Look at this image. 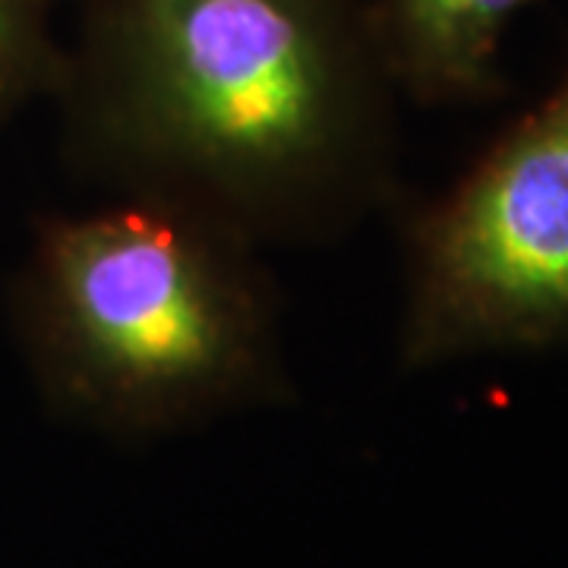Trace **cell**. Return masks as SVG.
I'll list each match as a JSON object with an SVG mask.
<instances>
[{"instance_id": "cell-1", "label": "cell", "mask_w": 568, "mask_h": 568, "mask_svg": "<svg viewBox=\"0 0 568 568\" xmlns=\"http://www.w3.org/2000/svg\"><path fill=\"white\" fill-rule=\"evenodd\" d=\"M54 99L111 196L183 205L250 244H316L392 203L398 121L357 0H73Z\"/></svg>"}, {"instance_id": "cell-2", "label": "cell", "mask_w": 568, "mask_h": 568, "mask_svg": "<svg viewBox=\"0 0 568 568\" xmlns=\"http://www.w3.org/2000/svg\"><path fill=\"white\" fill-rule=\"evenodd\" d=\"M260 250L209 215L140 196L44 219L13 284L41 395L121 439L278 402V297Z\"/></svg>"}, {"instance_id": "cell-3", "label": "cell", "mask_w": 568, "mask_h": 568, "mask_svg": "<svg viewBox=\"0 0 568 568\" xmlns=\"http://www.w3.org/2000/svg\"><path fill=\"white\" fill-rule=\"evenodd\" d=\"M407 369L568 345V61L547 95L407 222Z\"/></svg>"}, {"instance_id": "cell-4", "label": "cell", "mask_w": 568, "mask_h": 568, "mask_svg": "<svg viewBox=\"0 0 568 568\" xmlns=\"http://www.w3.org/2000/svg\"><path fill=\"white\" fill-rule=\"evenodd\" d=\"M537 0H373L369 22L398 95L420 104L489 102L511 22Z\"/></svg>"}, {"instance_id": "cell-5", "label": "cell", "mask_w": 568, "mask_h": 568, "mask_svg": "<svg viewBox=\"0 0 568 568\" xmlns=\"http://www.w3.org/2000/svg\"><path fill=\"white\" fill-rule=\"evenodd\" d=\"M61 0H0V118L29 99L54 95L63 44L54 39Z\"/></svg>"}]
</instances>
